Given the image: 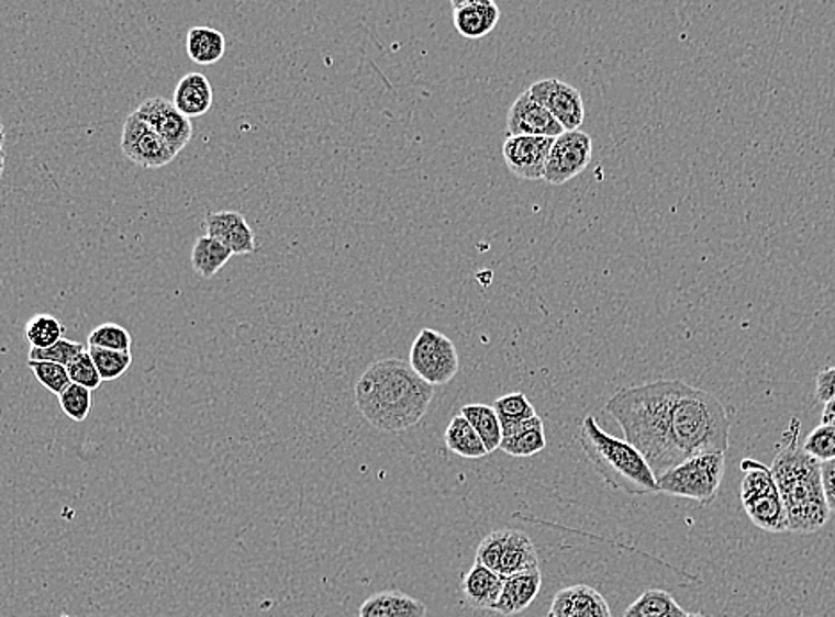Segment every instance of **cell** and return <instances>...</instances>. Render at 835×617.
Instances as JSON below:
<instances>
[{"label":"cell","mask_w":835,"mask_h":617,"mask_svg":"<svg viewBox=\"0 0 835 617\" xmlns=\"http://www.w3.org/2000/svg\"><path fill=\"white\" fill-rule=\"evenodd\" d=\"M553 145V137L508 136L502 145L504 165L521 180H544Z\"/></svg>","instance_id":"cell-11"},{"label":"cell","mask_w":835,"mask_h":617,"mask_svg":"<svg viewBox=\"0 0 835 617\" xmlns=\"http://www.w3.org/2000/svg\"><path fill=\"white\" fill-rule=\"evenodd\" d=\"M232 257H234V253L231 249L225 248L220 240L212 239L205 234L198 237L197 243H194L193 251H191V266H193L197 277L209 280V278L216 277Z\"/></svg>","instance_id":"cell-26"},{"label":"cell","mask_w":835,"mask_h":617,"mask_svg":"<svg viewBox=\"0 0 835 617\" xmlns=\"http://www.w3.org/2000/svg\"><path fill=\"white\" fill-rule=\"evenodd\" d=\"M410 367L432 386L447 384L460 372V356L444 333L424 328L410 349Z\"/></svg>","instance_id":"cell-8"},{"label":"cell","mask_w":835,"mask_h":617,"mask_svg":"<svg viewBox=\"0 0 835 617\" xmlns=\"http://www.w3.org/2000/svg\"><path fill=\"white\" fill-rule=\"evenodd\" d=\"M27 366L29 369L33 370V374L36 375L40 384H43V389H47L48 392L54 393L57 397L71 384L68 369L59 366V363H52V361H29Z\"/></svg>","instance_id":"cell-33"},{"label":"cell","mask_w":835,"mask_h":617,"mask_svg":"<svg viewBox=\"0 0 835 617\" xmlns=\"http://www.w3.org/2000/svg\"><path fill=\"white\" fill-rule=\"evenodd\" d=\"M686 617H705V616L704 614H700V613H691V614H688V616Z\"/></svg>","instance_id":"cell-42"},{"label":"cell","mask_w":835,"mask_h":617,"mask_svg":"<svg viewBox=\"0 0 835 617\" xmlns=\"http://www.w3.org/2000/svg\"><path fill=\"white\" fill-rule=\"evenodd\" d=\"M65 326L54 315L38 314L25 324V340L31 349H47L65 338Z\"/></svg>","instance_id":"cell-29"},{"label":"cell","mask_w":835,"mask_h":617,"mask_svg":"<svg viewBox=\"0 0 835 617\" xmlns=\"http://www.w3.org/2000/svg\"><path fill=\"white\" fill-rule=\"evenodd\" d=\"M461 415L475 427L479 438L483 440L487 452L493 453L501 449L502 424L498 412L489 404H467L461 407Z\"/></svg>","instance_id":"cell-27"},{"label":"cell","mask_w":835,"mask_h":617,"mask_svg":"<svg viewBox=\"0 0 835 617\" xmlns=\"http://www.w3.org/2000/svg\"><path fill=\"white\" fill-rule=\"evenodd\" d=\"M770 468L788 513L789 532L822 530L832 515L823 492L822 463L800 445L798 418L789 422Z\"/></svg>","instance_id":"cell-3"},{"label":"cell","mask_w":835,"mask_h":617,"mask_svg":"<svg viewBox=\"0 0 835 617\" xmlns=\"http://www.w3.org/2000/svg\"><path fill=\"white\" fill-rule=\"evenodd\" d=\"M593 155L590 134L582 131H565L554 139L544 180L550 186H564L588 168Z\"/></svg>","instance_id":"cell-9"},{"label":"cell","mask_w":835,"mask_h":617,"mask_svg":"<svg viewBox=\"0 0 835 617\" xmlns=\"http://www.w3.org/2000/svg\"><path fill=\"white\" fill-rule=\"evenodd\" d=\"M579 445L602 481L630 495H654L656 473L634 445L619 440L601 429L595 416H587L579 430Z\"/></svg>","instance_id":"cell-4"},{"label":"cell","mask_w":835,"mask_h":617,"mask_svg":"<svg viewBox=\"0 0 835 617\" xmlns=\"http://www.w3.org/2000/svg\"><path fill=\"white\" fill-rule=\"evenodd\" d=\"M731 420L720 399L682 384L673 407V441L682 461L700 453L727 452Z\"/></svg>","instance_id":"cell-5"},{"label":"cell","mask_w":835,"mask_h":617,"mask_svg":"<svg viewBox=\"0 0 835 617\" xmlns=\"http://www.w3.org/2000/svg\"><path fill=\"white\" fill-rule=\"evenodd\" d=\"M742 504L745 513L760 530L771 534L789 532L788 513L770 467L756 459L742 463Z\"/></svg>","instance_id":"cell-7"},{"label":"cell","mask_w":835,"mask_h":617,"mask_svg":"<svg viewBox=\"0 0 835 617\" xmlns=\"http://www.w3.org/2000/svg\"><path fill=\"white\" fill-rule=\"evenodd\" d=\"M533 570H538V552H536L535 542L522 530L508 529L499 575L508 579V576Z\"/></svg>","instance_id":"cell-23"},{"label":"cell","mask_w":835,"mask_h":617,"mask_svg":"<svg viewBox=\"0 0 835 617\" xmlns=\"http://www.w3.org/2000/svg\"><path fill=\"white\" fill-rule=\"evenodd\" d=\"M684 608L677 604L670 593L648 590L639 594L636 602L627 607L624 617H686Z\"/></svg>","instance_id":"cell-28"},{"label":"cell","mask_w":835,"mask_h":617,"mask_svg":"<svg viewBox=\"0 0 835 617\" xmlns=\"http://www.w3.org/2000/svg\"><path fill=\"white\" fill-rule=\"evenodd\" d=\"M725 475V453H700L686 459L657 478V490L665 495L713 504Z\"/></svg>","instance_id":"cell-6"},{"label":"cell","mask_w":835,"mask_h":617,"mask_svg":"<svg viewBox=\"0 0 835 617\" xmlns=\"http://www.w3.org/2000/svg\"><path fill=\"white\" fill-rule=\"evenodd\" d=\"M91 404H93L91 390L85 389L80 384L71 383L59 395V406H62L63 413L74 422H85L90 416Z\"/></svg>","instance_id":"cell-34"},{"label":"cell","mask_w":835,"mask_h":617,"mask_svg":"<svg viewBox=\"0 0 835 617\" xmlns=\"http://www.w3.org/2000/svg\"><path fill=\"white\" fill-rule=\"evenodd\" d=\"M506 538L508 529L496 530V532L485 536L483 541L479 542L478 550H476V564H481V566L499 573Z\"/></svg>","instance_id":"cell-37"},{"label":"cell","mask_w":835,"mask_h":617,"mask_svg":"<svg viewBox=\"0 0 835 617\" xmlns=\"http://www.w3.org/2000/svg\"><path fill=\"white\" fill-rule=\"evenodd\" d=\"M88 351L93 358L94 366L99 369L102 381H114V379L122 378L131 369V352L109 351V349H99V347H90Z\"/></svg>","instance_id":"cell-32"},{"label":"cell","mask_w":835,"mask_h":617,"mask_svg":"<svg viewBox=\"0 0 835 617\" xmlns=\"http://www.w3.org/2000/svg\"><path fill=\"white\" fill-rule=\"evenodd\" d=\"M143 122L154 128L169 148L179 155L193 137V123L183 116L174 102L166 99H148L134 111Z\"/></svg>","instance_id":"cell-13"},{"label":"cell","mask_w":835,"mask_h":617,"mask_svg":"<svg viewBox=\"0 0 835 617\" xmlns=\"http://www.w3.org/2000/svg\"><path fill=\"white\" fill-rule=\"evenodd\" d=\"M186 51L194 65L211 66L221 61L225 56L226 40L225 34L218 29L197 25L189 29L188 40H186Z\"/></svg>","instance_id":"cell-24"},{"label":"cell","mask_w":835,"mask_h":617,"mask_svg":"<svg viewBox=\"0 0 835 617\" xmlns=\"http://www.w3.org/2000/svg\"><path fill=\"white\" fill-rule=\"evenodd\" d=\"M435 390L407 361H375L355 384L358 412L375 429L401 433L417 426L432 406Z\"/></svg>","instance_id":"cell-2"},{"label":"cell","mask_w":835,"mask_h":617,"mask_svg":"<svg viewBox=\"0 0 835 617\" xmlns=\"http://www.w3.org/2000/svg\"><path fill=\"white\" fill-rule=\"evenodd\" d=\"M803 450L820 463L835 459V427L820 424L803 441Z\"/></svg>","instance_id":"cell-36"},{"label":"cell","mask_w":835,"mask_h":617,"mask_svg":"<svg viewBox=\"0 0 835 617\" xmlns=\"http://www.w3.org/2000/svg\"><path fill=\"white\" fill-rule=\"evenodd\" d=\"M493 410L498 412L502 427L515 426L519 422L530 420V418L536 416L535 406L521 392L502 395V397H499L493 403Z\"/></svg>","instance_id":"cell-30"},{"label":"cell","mask_w":835,"mask_h":617,"mask_svg":"<svg viewBox=\"0 0 835 617\" xmlns=\"http://www.w3.org/2000/svg\"><path fill=\"white\" fill-rule=\"evenodd\" d=\"M682 384L679 379H659L625 386L605 404V413L619 422L625 440L647 459L656 478L682 463L673 441V407Z\"/></svg>","instance_id":"cell-1"},{"label":"cell","mask_w":835,"mask_h":617,"mask_svg":"<svg viewBox=\"0 0 835 617\" xmlns=\"http://www.w3.org/2000/svg\"><path fill=\"white\" fill-rule=\"evenodd\" d=\"M501 10L492 0H460L453 2V22L460 36L481 40L498 27Z\"/></svg>","instance_id":"cell-17"},{"label":"cell","mask_w":835,"mask_h":617,"mask_svg":"<svg viewBox=\"0 0 835 617\" xmlns=\"http://www.w3.org/2000/svg\"><path fill=\"white\" fill-rule=\"evenodd\" d=\"M547 617H613L599 591L587 584L568 585L554 594Z\"/></svg>","instance_id":"cell-16"},{"label":"cell","mask_w":835,"mask_h":617,"mask_svg":"<svg viewBox=\"0 0 835 617\" xmlns=\"http://www.w3.org/2000/svg\"><path fill=\"white\" fill-rule=\"evenodd\" d=\"M823 492L831 513H835V459L822 463Z\"/></svg>","instance_id":"cell-40"},{"label":"cell","mask_w":835,"mask_h":617,"mask_svg":"<svg viewBox=\"0 0 835 617\" xmlns=\"http://www.w3.org/2000/svg\"><path fill=\"white\" fill-rule=\"evenodd\" d=\"M205 232L212 239L220 240L234 255L248 257L258 249L257 237L245 215L241 212H211L205 217Z\"/></svg>","instance_id":"cell-15"},{"label":"cell","mask_w":835,"mask_h":617,"mask_svg":"<svg viewBox=\"0 0 835 617\" xmlns=\"http://www.w3.org/2000/svg\"><path fill=\"white\" fill-rule=\"evenodd\" d=\"M822 424L835 427V399L828 401V403L825 404V407H823Z\"/></svg>","instance_id":"cell-41"},{"label":"cell","mask_w":835,"mask_h":617,"mask_svg":"<svg viewBox=\"0 0 835 617\" xmlns=\"http://www.w3.org/2000/svg\"><path fill=\"white\" fill-rule=\"evenodd\" d=\"M66 369H68V374H70L71 383L80 384V386H85V389L91 390V392L100 389V384L103 383L90 351L80 352L76 360L71 361L70 366L66 367Z\"/></svg>","instance_id":"cell-38"},{"label":"cell","mask_w":835,"mask_h":617,"mask_svg":"<svg viewBox=\"0 0 835 617\" xmlns=\"http://www.w3.org/2000/svg\"><path fill=\"white\" fill-rule=\"evenodd\" d=\"M85 351V344L63 338V340L57 341L52 347H47V349H31L29 351V361H52V363L68 367L80 352Z\"/></svg>","instance_id":"cell-35"},{"label":"cell","mask_w":835,"mask_h":617,"mask_svg":"<svg viewBox=\"0 0 835 617\" xmlns=\"http://www.w3.org/2000/svg\"><path fill=\"white\" fill-rule=\"evenodd\" d=\"M426 605L401 591H381L361 604L358 617H426Z\"/></svg>","instance_id":"cell-21"},{"label":"cell","mask_w":835,"mask_h":617,"mask_svg":"<svg viewBox=\"0 0 835 617\" xmlns=\"http://www.w3.org/2000/svg\"><path fill=\"white\" fill-rule=\"evenodd\" d=\"M508 134L512 137H556L564 134L561 123L542 105L526 89L521 97H516L512 108L508 111Z\"/></svg>","instance_id":"cell-14"},{"label":"cell","mask_w":835,"mask_h":617,"mask_svg":"<svg viewBox=\"0 0 835 617\" xmlns=\"http://www.w3.org/2000/svg\"><path fill=\"white\" fill-rule=\"evenodd\" d=\"M530 93L553 114L565 131H579L584 122V102L578 88L559 79L538 80Z\"/></svg>","instance_id":"cell-12"},{"label":"cell","mask_w":835,"mask_h":617,"mask_svg":"<svg viewBox=\"0 0 835 617\" xmlns=\"http://www.w3.org/2000/svg\"><path fill=\"white\" fill-rule=\"evenodd\" d=\"M122 152L131 162L146 169H159L174 162L175 154L163 137L136 113L123 123Z\"/></svg>","instance_id":"cell-10"},{"label":"cell","mask_w":835,"mask_h":617,"mask_svg":"<svg viewBox=\"0 0 835 617\" xmlns=\"http://www.w3.org/2000/svg\"><path fill=\"white\" fill-rule=\"evenodd\" d=\"M816 399L820 403H828L835 399V367L825 369L816 378Z\"/></svg>","instance_id":"cell-39"},{"label":"cell","mask_w":835,"mask_h":617,"mask_svg":"<svg viewBox=\"0 0 835 617\" xmlns=\"http://www.w3.org/2000/svg\"><path fill=\"white\" fill-rule=\"evenodd\" d=\"M88 346L109 349V351L131 352L132 337L120 324H100L88 337Z\"/></svg>","instance_id":"cell-31"},{"label":"cell","mask_w":835,"mask_h":617,"mask_svg":"<svg viewBox=\"0 0 835 617\" xmlns=\"http://www.w3.org/2000/svg\"><path fill=\"white\" fill-rule=\"evenodd\" d=\"M542 590V571H526L519 575L508 576L504 579L501 598H499L492 613L502 614V616H515L521 614L535 602L536 596Z\"/></svg>","instance_id":"cell-18"},{"label":"cell","mask_w":835,"mask_h":617,"mask_svg":"<svg viewBox=\"0 0 835 617\" xmlns=\"http://www.w3.org/2000/svg\"><path fill=\"white\" fill-rule=\"evenodd\" d=\"M502 587H504V576L476 562L461 582L465 602L472 608L490 610V613L501 598Z\"/></svg>","instance_id":"cell-19"},{"label":"cell","mask_w":835,"mask_h":617,"mask_svg":"<svg viewBox=\"0 0 835 617\" xmlns=\"http://www.w3.org/2000/svg\"><path fill=\"white\" fill-rule=\"evenodd\" d=\"M547 447L544 420L536 415L515 426L502 427V452L513 458H531Z\"/></svg>","instance_id":"cell-20"},{"label":"cell","mask_w":835,"mask_h":617,"mask_svg":"<svg viewBox=\"0 0 835 617\" xmlns=\"http://www.w3.org/2000/svg\"><path fill=\"white\" fill-rule=\"evenodd\" d=\"M444 441L447 449L460 458L481 459L489 456L483 440L479 438L475 427L470 426V422L461 413L453 416L444 435Z\"/></svg>","instance_id":"cell-25"},{"label":"cell","mask_w":835,"mask_h":617,"mask_svg":"<svg viewBox=\"0 0 835 617\" xmlns=\"http://www.w3.org/2000/svg\"><path fill=\"white\" fill-rule=\"evenodd\" d=\"M174 103L189 120L203 116L211 111L214 103L211 82L202 74H188L175 88Z\"/></svg>","instance_id":"cell-22"}]
</instances>
